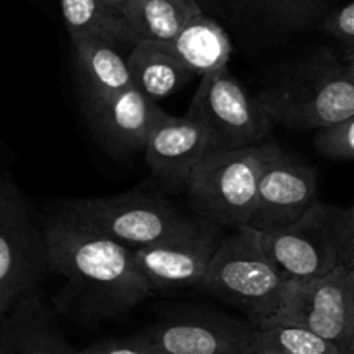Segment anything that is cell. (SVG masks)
<instances>
[{"label":"cell","instance_id":"cell-1","mask_svg":"<svg viewBox=\"0 0 354 354\" xmlns=\"http://www.w3.org/2000/svg\"><path fill=\"white\" fill-rule=\"evenodd\" d=\"M47 272L66 280L59 308L82 322L120 318L152 294L133 249L57 213L44 220Z\"/></svg>","mask_w":354,"mask_h":354},{"label":"cell","instance_id":"cell-2","mask_svg":"<svg viewBox=\"0 0 354 354\" xmlns=\"http://www.w3.org/2000/svg\"><path fill=\"white\" fill-rule=\"evenodd\" d=\"M270 123L318 131L354 114V78L327 48L308 52L258 93Z\"/></svg>","mask_w":354,"mask_h":354},{"label":"cell","instance_id":"cell-3","mask_svg":"<svg viewBox=\"0 0 354 354\" xmlns=\"http://www.w3.org/2000/svg\"><path fill=\"white\" fill-rule=\"evenodd\" d=\"M59 213L133 251L190 235L207 223L194 213H183L166 197L145 190L66 201Z\"/></svg>","mask_w":354,"mask_h":354},{"label":"cell","instance_id":"cell-4","mask_svg":"<svg viewBox=\"0 0 354 354\" xmlns=\"http://www.w3.org/2000/svg\"><path fill=\"white\" fill-rule=\"evenodd\" d=\"M286 287L263 249L259 230L242 225L221 237L197 289L244 311L249 324H256L277 313Z\"/></svg>","mask_w":354,"mask_h":354},{"label":"cell","instance_id":"cell-5","mask_svg":"<svg viewBox=\"0 0 354 354\" xmlns=\"http://www.w3.org/2000/svg\"><path fill=\"white\" fill-rule=\"evenodd\" d=\"M275 147L263 140L235 151L206 152L185 189L192 213L221 228L248 225L259 176Z\"/></svg>","mask_w":354,"mask_h":354},{"label":"cell","instance_id":"cell-6","mask_svg":"<svg viewBox=\"0 0 354 354\" xmlns=\"http://www.w3.org/2000/svg\"><path fill=\"white\" fill-rule=\"evenodd\" d=\"M47 273L44 220L9 175H0V315L40 292Z\"/></svg>","mask_w":354,"mask_h":354},{"label":"cell","instance_id":"cell-7","mask_svg":"<svg viewBox=\"0 0 354 354\" xmlns=\"http://www.w3.org/2000/svg\"><path fill=\"white\" fill-rule=\"evenodd\" d=\"M189 113L206 130L207 152L259 144L272 124L258 95L252 97L227 68L201 76Z\"/></svg>","mask_w":354,"mask_h":354},{"label":"cell","instance_id":"cell-8","mask_svg":"<svg viewBox=\"0 0 354 354\" xmlns=\"http://www.w3.org/2000/svg\"><path fill=\"white\" fill-rule=\"evenodd\" d=\"M268 320L299 325L344 349L354 339V297L348 268L324 277L287 282L280 306Z\"/></svg>","mask_w":354,"mask_h":354},{"label":"cell","instance_id":"cell-9","mask_svg":"<svg viewBox=\"0 0 354 354\" xmlns=\"http://www.w3.org/2000/svg\"><path fill=\"white\" fill-rule=\"evenodd\" d=\"M330 216L332 204L315 201L294 223L259 232L266 256L286 282L318 279L341 266Z\"/></svg>","mask_w":354,"mask_h":354},{"label":"cell","instance_id":"cell-10","mask_svg":"<svg viewBox=\"0 0 354 354\" xmlns=\"http://www.w3.org/2000/svg\"><path fill=\"white\" fill-rule=\"evenodd\" d=\"M317 171L277 145L259 176L248 225L263 232L294 223L317 201Z\"/></svg>","mask_w":354,"mask_h":354},{"label":"cell","instance_id":"cell-11","mask_svg":"<svg viewBox=\"0 0 354 354\" xmlns=\"http://www.w3.org/2000/svg\"><path fill=\"white\" fill-rule=\"evenodd\" d=\"M144 337L162 354H251L252 325L221 313L166 318Z\"/></svg>","mask_w":354,"mask_h":354},{"label":"cell","instance_id":"cell-12","mask_svg":"<svg viewBox=\"0 0 354 354\" xmlns=\"http://www.w3.org/2000/svg\"><path fill=\"white\" fill-rule=\"evenodd\" d=\"M221 237V227L207 221L190 235L135 249V259L152 290L197 289Z\"/></svg>","mask_w":354,"mask_h":354},{"label":"cell","instance_id":"cell-13","mask_svg":"<svg viewBox=\"0 0 354 354\" xmlns=\"http://www.w3.org/2000/svg\"><path fill=\"white\" fill-rule=\"evenodd\" d=\"M142 152L159 180L187 189L197 162L207 152V133L189 111L178 118L166 113L151 130Z\"/></svg>","mask_w":354,"mask_h":354},{"label":"cell","instance_id":"cell-14","mask_svg":"<svg viewBox=\"0 0 354 354\" xmlns=\"http://www.w3.org/2000/svg\"><path fill=\"white\" fill-rule=\"evenodd\" d=\"M165 114L158 102L131 85L86 113V118L100 144L124 158L144 151L149 133Z\"/></svg>","mask_w":354,"mask_h":354},{"label":"cell","instance_id":"cell-15","mask_svg":"<svg viewBox=\"0 0 354 354\" xmlns=\"http://www.w3.org/2000/svg\"><path fill=\"white\" fill-rule=\"evenodd\" d=\"M0 354H82L73 348L40 292L0 315Z\"/></svg>","mask_w":354,"mask_h":354},{"label":"cell","instance_id":"cell-16","mask_svg":"<svg viewBox=\"0 0 354 354\" xmlns=\"http://www.w3.org/2000/svg\"><path fill=\"white\" fill-rule=\"evenodd\" d=\"M85 113L131 86L127 61L113 45L88 37L71 38Z\"/></svg>","mask_w":354,"mask_h":354},{"label":"cell","instance_id":"cell-17","mask_svg":"<svg viewBox=\"0 0 354 354\" xmlns=\"http://www.w3.org/2000/svg\"><path fill=\"white\" fill-rule=\"evenodd\" d=\"M131 85L154 102L178 92L194 73L173 52L169 44L138 40L127 61Z\"/></svg>","mask_w":354,"mask_h":354},{"label":"cell","instance_id":"cell-18","mask_svg":"<svg viewBox=\"0 0 354 354\" xmlns=\"http://www.w3.org/2000/svg\"><path fill=\"white\" fill-rule=\"evenodd\" d=\"M180 61L194 75H209L227 68L232 55V44L223 28L204 12L190 17L169 44Z\"/></svg>","mask_w":354,"mask_h":354},{"label":"cell","instance_id":"cell-19","mask_svg":"<svg viewBox=\"0 0 354 354\" xmlns=\"http://www.w3.org/2000/svg\"><path fill=\"white\" fill-rule=\"evenodd\" d=\"M199 12H203L201 7L182 0H124L121 17L137 40L171 44L183 24Z\"/></svg>","mask_w":354,"mask_h":354},{"label":"cell","instance_id":"cell-20","mask_svg":"<svg viewBox=\"0 0 354 354\" xmlns=\"http://www.w3.org/2000/svg\"><path fill=\"white\" fill-rule=\"evenodd\" d=\"M62 19L71 38L88 37L109 45L137 44L127 21L114 14L102 0H59Z\"/></svg>","mask_w":354,"mask_h":354},{"label":"cell","instance_id":"cell-21","mask_svg":"<svg viewBox=\"0 0 354 354\" xmlns=\"http://www.w3.org/2000/svg\"><path fill=\"white\" fill-rule=\"evenodd\" d=\"M251 325V354H342L337 344L299 325L275 320Z\"/></svg>","mask_w":354,"mask_h":354},{"label":"cell","instance_id":"cell-22","mask_svg":"<svg viewBox=\"0 0 354 354\" xmlns=\"http://www.w3.org/2000/svg\"><path fill=\"white\" fill-rule=\"evenodd\" d=\"M273 23L292 30H306L320 19L324 0H251Z\"/></svg>","mask_w":354,"mask_h":354},{"label":"cell","instance_id":"cell-23","mask_svg":"<svg viewBox=\"0 0 354 354\" xmlns=\"http://www.w3.org/2000/svg\"><path fill=\"white\" fill-rule=\"evenodd\" d=\"M315 147L325 158L354 161V114L337 124L315 133Z\"/></svg>","mask_w":354,"mask_h":354},{"label":"cell","instance_id":"cell-24","mask_svg":"<svg viewBox=\"0 0 354 354\" xmlns=\"http://www.w3.org/2000/svg\"><path fill=\"white\" fill-rule=\"evenodd\" d=\"M330 227L339 265L354 268V203L348 207L332 206Z\"/></svg>","mask_w":354,"mask_h":354},{"label":"cell","instance_id":"cell-25","mask_svg":"<svg viewBox=\"0 0 354 354\" xmlns=\"http://www.w3.org/2000/svg\"><path fill=\"white\" fill-rule=\"evenodd\" d=\"M320 28L334 40L354 47V0L324 17Z\"/></svg>","mask_w":354,"mask_h":354},{"label":"cell","instance_id":"cell-26","mask_svg":"<svg viewBox=\"0 0 354 354\" xmlns=\"http://www.w3.org/2000/svg\"><path fill=\"white\" fill-rule=\"evenodd\" d=\"M82 354H162L144 335L133 339H111L82 349Z\"/></svg>","mask_w":354,"mask_h":354},{"label":"cell","instance_id":"cell-27","mask_svg":"<svg viewBox=\"0 0 354 354\" xmlns=\"http://www.w3.org/2000/svg\"><path fill=\"white\" fill-rule=\"evenodd\" d=\"M341 61L344 62L346 69H348L349 75H351L354 78V47H349L348 50L344 52V55H342Z\"/></svg>","mask_w":354,"mask_h":354},{"label":"cell","instance_id":"cell-28","mask_svg":"<svg viewBox=\"0 0 354 354\" xmlns=\"http://www.w3.org/2000/svg\"><path fill=\"white\" fill-rule=\"evenodd\" d=\"M102 3H104V6L109 7V9L113 10L114 14L121 16V10H123L124 0H102Z\"/></svg>","mask_w":354,"mask_h":354},{"label":"cell","instance_id":"cell-29","mask_svg":"<svg viewBox=\"0 0 354 354\" xmlns=\"http://www.w3.org/2000/svg\"><path fill=\"white\" fill-rule=\"evenodd\" d=\"M348 280H349V287H351V292L354 297V268L348 270Z\"/></svg>","mask_w":354,"mask_h":354},{"label":"cell","instance_id":"cell-30","mask_svg":"<svg viewBox=\"0 0 354 354\" xmlns=\"http://www.w3.org/2000/svg\"><path fill=\"white\" fill-rule=\"evenodd\" d=\"M342 354H354V339L348 346H346L344 349H342Z\"/></svg>","mask_w":354,"mask_h":354},{"label":"cell","instance_id":"cell-31","mask_svg":"<svg viewBox=\"0 0 354 354\" xmlns=\"http://www.w3.org/2000/svg\"><path fill=\"white\" fill-rule=\"evenodd\" d=\"M182 2L189 3V6H192V7H199V3H197V0H182Z\"/></svg>","mask_w":354,"mask_h":354}]
</instances>
